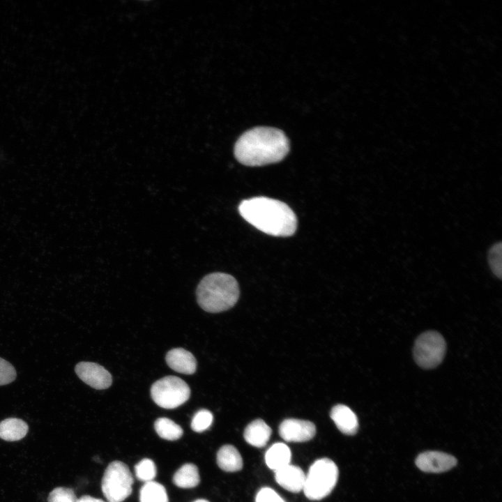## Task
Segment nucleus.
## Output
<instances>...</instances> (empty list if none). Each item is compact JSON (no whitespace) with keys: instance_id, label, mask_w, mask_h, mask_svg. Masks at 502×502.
I'll list each match as a JSON object with an SVG mask.
<instances>
[{"instance_id":"obj_17","label":"nucleus","mask_w":502,"mask_h":502,"mask_svg":"<svg viewBox=\"0 0 502 502\" xmlns=\"http://www.w3.org/2000/svg\"><path fill=\"white\" fill-rule=\"evenodd\" d=\"M29 427L24 420L9 418L0 423V438L7 441H15L24 438Z\"/></svg>"},{"instance_id":"obj_11","label":"nucleus","mask_w":502,"mask_h":502,"mask_svg":"<svg viewBox=\"0 0 502 502\" xmlns=\"http://www.w3.org/2000/svg\"><path fill=\"white\" fill-rule=\"evenodd\" d=\"M275 478L284 489L298 493L303 489L305 474L300 467L289 464L275 471Z\"/></svg>"},{"instance_id":"obj_27","label":"nucleus","mask_w":502,"mask_h":502,"mask_svg":"<svg viewBox=\"0 0 502 502\" xmlns=\"http://www.w3.org/2000/svg\"><path fill=\"white\" fill-rule=\"evenodd\" d=\"M77 502H106L102 499L93 498L91 496L85 495L77 499Z\"/></svg>"},{"instance_id":"obj_8","label":"nucleus","mask_w":502,"mask_h":502,"mask_svg":"<svg viewBox=\"0 0 502 502\" xmlns=\"http://www.w3.org/2000/svg\"><path fill=\"white\" fill-rule=\"evenodd\" d=\"M79 378L96 390L109 388L112 383L110 373L102 366L92 362H80L75 367Z\"/></svg>"},{"instance_id":"obj_13","label":"nucleus","mask_w":502,"mask_h":502,"mask_svg":"<svg viewBox=\"0 0 502 502\" xmlns=\"http://www.w3.org/2000/svg\"><path fill=\"white\" fill-rule=\"evenodd\" d=\"M330 418L338 429L344 434L353 435L358 428L356 415L347 406L337 404L330 411Z\"/></svg>"},{"instance_id":"obj_10","label":"nucleus","mask_w":502,"mask_h":502,"mask_svg":"<svg viewBox=\"0 0 502 502\" xmlns=\"http://www.w3.org/2000/svg\"><path fill=\"white\" fill-rule=\"evenodd\" d=\"M416 464L423 471L441 473L454 467L457 464V459L442 452L427 451L418 456Z\"/></svg>"},{"instance_id":"obj_9","label":"nucleus","mask_w":502,"mask_h":502,"mask_svg":"<svg viewBox=\"0 0 502 502\" xmlns=\"http://www.w3.org/2000/svg\"><path fill=\"white\" fill-rule=\"evenodd\" d=\"M280 436L288 442H304L312 439L316 434L314 424L308 420L288 418L279 427Z\"/></svg>"},{"instance_id":"obj_16","label":"nucleus","mask_w":502,"mask_h":502,"mask_svg":"<svg viewBox=\"0 0 502 502\" xmlns=\"http://www.w3.org/2000/svg\"><path fill=\"white\" fill-rule=\"evenodd\" d=\"M291 452L284 443L273 444L265 454L266 465L274 471L290 464Z\"/></svg>"},{"instance_id":"obj_7","label":"nucleus","mask_w":502,"mask_h":502,"mask_svg":"<svg viewBox=\"0 0 502 502\" xmlns=\"http://www.w3.org/2000/svg\"><path fill=\"white\" fill-rule=\"evenodd\" d=\"M446 344L443 336L436 331H426L416 339L413 356L416 363L424 369H432L443 360Z\"/></svg>"},{"instance_id":"obj_15","label":"nucleus","mask_w":502,"mask_h":502,"mask_svg":"<svg viewBox=\"0 0 502 502\" xmlns=\"http://www.w3.org/2000/svg\"><path fill=\"white\" fill-rule=\"evenodd\" d=\"M217 464L225 471L236 472L242 469L243 459L234 446L225 445L217 452Z\"/></svg>"},{"instance_id":"obj_12","label":"nucleus","mask_w":502,"mask_h":502,"mask_svg":"<svg viewBox=\"0 0 502 502\" xmlns=\"http://www.w3.org/2000/svg\"><path fill=\"white\" fill-rule=\"evenodd\" d=\"M166 362L173 370L185 374H192L197 369V360L190 351L183 348H175L166 355Z\"/></svg>"},{"instance_id":"obj_21","label":"nucleus","mask_w":502,"mask_h":502,"mask_svg":"<svg viewBox=\"0 0 502 502\" xmlns=\"http://www.w3.org/2000/svg\"><path fill=\"white\" fill-rule=\"evenodd\" d=\"M135 473L139 480L145 482L152 481L157 473L155 464L151 459L144 458L135 465Z\"/></svg>"},{"instance_id":"obj_19","label":"nucleus","mask_w":502,"mask_h":502,"mask_svg":"<svg viewBox=\"0 0 502 502\" xmlns=\"http://www.w3.org/2000/svg\"><path fill=\"white\" fill-rule=\"evenodd\" d=\"M139 502H169L166 489L155 481L146 482L140 489Z\"/></svg>"},{"instance_id":"obj_22","label":"nucleus","mask_w":502,"mask_h":502,"mask_svg":"<svg viewBox=\"0 0 502 502\" xmlns=\"http://www.w3.org/2000/svg\"><path fill=\"white\" fill-rule=\"evenodd\" d=\"M213 420V416L207 409H200L194 415L191 421V428L196 432H202L208 429Z\"/></svg>"},{"instance_id":"obj_18","label":"nucleus","mask_w":502,"mask_h":502,"mask_svg":"<svg viewBox=\"0 0 502 502\" xmlns=\"http://www.w3.org/2000/svg\"><path fill=\"white\" fill-rule=\"evenodd\" d=\"M172 480L180 488L195 487L200 482L197 466L192 463L183 464L175 472Z\"/></svg>"},{"instance_id":"obj_3","label":"nucleus","mask_w":502,"mask_h":502,"mask_svg":"<svg viewBox=\"0 0 502 502\" xmlns=\"http://www.w3.org/2000/svg\"><path fill=\"white\" fill-rule=\"evenodd\" d=\"M196 294L197 303L204 310L220 312L232 307L237 302L238 284L231 275L213 273L200 281Z\"/></svg>"},{"instance_id":"obj_24","label":"nucleus","mask_w":502,"mask_h":502,"mask_svg":"<svg viewBox=\"0 0 502 502\" xmlns=\"http://www.w3.org/2000/svg\"><path fill=\"white\" fill-rule=\"evenodd\" d=\"M47 500L48 502H77V499L72 489L59 487L50 493Z\"/></svg>"},{"instance_id":"obj_23","label":"nucleus","mask_w":502,"mask_h":502,"mask_svg":"<svg viewBox=\"0 0 502 502\" xmlns=\"http://www.w3.org/2000/svg\"><path fill=\"white\" fill-rule=\"evenodd\" d=\"M502 245L501 242L494 244L488 252V263L492 273L499 278L502 275Z\"/></svg>"},{"instance_id":"obj_25","label":"nucleus","mask_w":502,"mask_h":502,"mask_svg":"<svg viewBox=\"0 0 502 502\" xmlns=\"http://www.w3.org/2000/svg\"><path fill=\"white\" fill-rule=\"evenodd\" d=\"M16 378L15 367L9 362L0 358V386L6 385Z\"/></svg>"},{"instance_id":"obj_6","label":"nucleus","mask_w":502,"mask_h":502,"mask_svg":"<svg viewBox=\"0 0 502 502\" xmlns=\"http://www.w3.org/2000/svg\"><path fill=\"white\" fill-rule=\"evenodd\" d=\"M151 396L158 406L168 409H175L190 398V388L181 378L167 376L153 383Z\"/></svg>"},{"instance_id":"obj_26","label":"nucleus","mask_w":502,"mask_h":502,"mask_svg":"<svg viewBox=\"0 0 502 502\" xmlns=\"http://www.w3.org/2000/svg\"><path fill=\"white\" fill-rule=\"evenodd\" d=\"M255 502H285L284 500L273 489L263 487L257 492Z\"/></svg>"},{"instance_id":"obj_5","label":"nucleus","mask_w":502,"mask_h":502,"mask_svg":"<svg viewBox=\"0 0 502 502\" xmlns=\"http://www.w3.org/2000/svg\"><path fill=\"white\" fill-rule=\"evenodd\" d=\"M133 482L128 466L122 462L114 461L104 472L102 492L107 502H123L131 494Z\"/></svg>"},{"instance_id":"obj_14","label":"nucleus","mask_w":502,"mask_h":502,"mask_svg":"<svg viewBox=\"0 0 502 502\" xmlns=\"http://www.w3.org/2000/svg\"><path fill=\"white\" fill-rule=\"evenodd\" d=\"M271 435V427L261 419H256L251 422L245 427L243 434L246 442L257 448L265 446Z\"/></svg>"},{"instance_id":"obj_20","label":"nucleus","mask_w":502,"mask_h":502,"mask_svg":"<svg viewBox=\"0 0 502 502\" xmlns=\"http://www.w3.org/2000/svg\"><path fill=\"white\" fill-rule=\"evenodd\" d=\"M154 428L160 437L168 441L180 439L183 433L180 425L167 418H159L154 423Z\"/></svg>"},{"instance_id":"obj_2","label":"nucleus","mask_w":502,"mask_h":502,"mask_svg":"<svg viewBox=\"0 0 502 502\" xmlns=\"http://www.w3.org/2000/svg\"><path fill=\"white\" fill-rule=\"evenodd\" d=\"M238 211L248 222L268 235L287 237L296 230L294 212L281 201L265 197H253L243 200Z\"/></svg>"},{"instance_id":"obj_1","label":"nucleus","mask_w":502,"mask_h":502,"mask_svg":"<svg viewBox=\"0 0 502 502\" xmlns=\"http://www.w3.org/2000/svg\"><path fill=\"white\" fill-rule=\"evenodd\" d=\"M289 151L284 133L277 128L257 127L243 133L236 142L234 155L247 166H262L281 161Z\"/></svg>"},{"instance_id":"obj_4","label":"nucleus","mask_w":502,"mask_h":502,"mask_svg":"<svg viewBox=\"0 0 502 502\" xmlns=\"http://www.w3.org/2000/svg\"><path fill=\"white\" fill-rule=\"evenodd\" d=\"M338 468L328 458L316 460L305 475L303 491L310 500L319 501L330 494L338 479Z\"/></svg>"},{"instance_id":"obj_28","label":"nucleus","mask_w":502,"mask_h":502,"mask_svg":"<svg viewBox=\"0 0 502 502\" xmlns=\"http://www.w3.org/2000/svg\"><path fill=\"white\" fill-rule=\"evenodd\" d=\"M193 502H209V501L206 499H200L195 500Z\"/></svg>"}]
</instances>
